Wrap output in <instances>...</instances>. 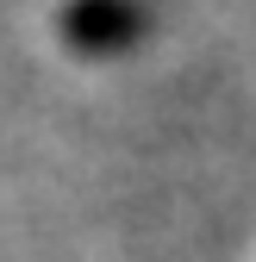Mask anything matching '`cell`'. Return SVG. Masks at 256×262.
<instances>
[{
    "label": "cell",
    "mask_w": 256,
    "mask_h": 262,
    "mask_svg": "<svg viewBox=\"0 0 256 262\" xmlns=\"http://www.w3.org/2000/svg\"><path fill=\"white\" fill-rule=\"evenodd\" d=\"M138 0H69V13H62V31L81 44V50H113L125 38H138Z\"/></svg>",
    "instance_id": "1"
}]
</instances>
